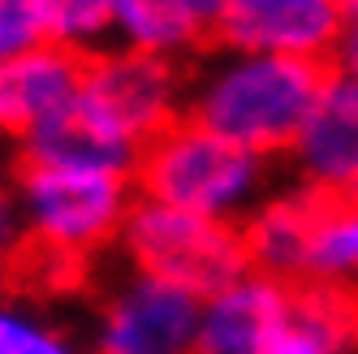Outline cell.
<instances>
[{
	"instance_id": "6da1fadb",
	"label": "cell",
	"mask_w": 358,
	"mask_h": 354,
	"mask_svg": "<svg viewBox=\"0 0 358 354\" xmlns=\"http://www.w3.org/2000/svg\"><path fill=\"white\" fill-rule=\"evenodd\" d=\"M328 73L332 65L315 61L220 52L190 78L186 117L255 156H276L302 134Z\"/></svg>"
},
{
	"instance_id": "7a4b0ae2",
	"label": "cell",
	"mask_w": 358,
	"mask_h": 354,
	"mask_svg": "<svg viewBox=\"0 0 358 354\" xmlns=\"http://www.w3.org/2000/svg\"><path fill=\"white\" fill-rule=\"evenodd\" d=\"M264 182L268 156H255L190 117L151 143L134 169L138 199L220 225H238L246 212H259Z\"/></svg>"
},
{
	"instance_id": "3957f363",
	"label": "cell",
	"mask_w": 358,
	"mask_h": 354,
	"mask_svg": "<svg viewBox=\"0 0 358 354\" xmlns=\"http://www.w3.org/2000/svg\"><path fill=\"white\" fill-rule=\"evenodd\" d=\"M134 177L104 169H65V164H27L17 169V199L27 234L52 260H78L87 250L121 238L125 216L138 199L130 194Z\"/></svg>"
},
{
	"instance_id": "277c9868",
	"label": "cell",
	"mask_w": 358,
	"mask_h": 354,
	"mask_svg": "<svg viewBox=\"0 0 358 354\" xmlns=\"http://www.w3.org/2000/svg\"><path fill=\"white\" fill-rule=\"evenodd\" d=\"M121 246L138 272L169 281L203 302L250 272L242 225L203 220L164 204H151V199H138L134 212L125 216Z\"/></svg>"
},
{
	"instance_id": "5b68a950",
	"label": "cell",
	"mask_w": 358,
	"mask_h": 354,
	"mask_svg": "<svg viewBox=\"0 0 358 354\" xmlns=\"http://www.w3.org/2000/svg\"><path fill=\"white\" fill-rule=\"evenodd\" d=\"M190 87L177 61L134 52V48H108L87 61V83L78 99V117L95 125L104 139L143 151L169 134L177 121H186Z\"/></svg>"
},
{
	"instance_id": "8992f818",
	"label": "cell",
	"mask_w": 358,
	"mask_h": 354,
	"mask_svg": "<svg viewBox=\"0 0 358 354\" xmlns=\"http://www.w3.org/2000/svg\"><path fill=\"white\" fill-rule=\"evenodd\" d=\"M350 31L341 0H234L212 39L220 52L289 57V61H337V48Z\"/></svg>"
},
{
	"instance_id": "52a82bcc",
	"label": "cell",
	"mask_w": 358,
	"mask_h": 354,
	"mask_svg": "<svg viewBox=\"0 0 358 354\" xmlns=\"http://www.w3.org/2000/svg\"><path fill=\"white\" fill-rule=\"evenodd\" d=\"M203 320V298L134 272L113 290L99 316V354H194Z\"/></svg>"
},
{
	"instance_id": "ba28073f",
	"label": "cell",
	"mask_w": 358,
	"mask_h": 354,
	"mask_svg": "<svg viewBox=\"0 0 358 354\" xmlns=\"http://www.w3.org/2000/svg\"><path fill=\"white\" fill-rule=\"evenodd\" d=\"M298 290L264 272H246L242 281L203 302L194 354H276L294 328Z\"/></svg>"
},
{
	"instance_id": "9c48e42d",
	"label": "cell",
	"mask_w": 358,
	"mask_h": 354,
	"mask_svg": "<svg viewBox=\"0 0 358 354\" xmlns=\"http://www.w3.org/2000/svg\"><path fill=\"white\" fill-rule=\"evenodd\" d=\"M289 156L294 169L302 173V186L354 204L358 194V78L354 73L332 65Z\"/></svg>"
},
{
	"instance_id": "30bf717a",
	"label": "cell",
	"mask_w": 358,
	"mask_h": 354,
	"mask_svg": "<svg viewBox=\"0 0 358 354\" xmlns=\"http://www.w3.org/2000/svg\"><path fill=\"white\" fill-rule=\"evenodd\" d=\"M83 83H87V57L65 52L57 43L13 57L0 65V121L17 143L31 139L78 108Z\"/></svg>"
},
{
	"instance_id": "8fae6325",
	"label": "cell",
	"mask_w": 358,
	"mask_h": 354,
	"mask_svg": "<svg viewBox=\"0 0 358 354\" xmlns=\"http://www.w3.org/2000/svg\"><path fill=\"white\" fill-rule=\"evenodd\" d=\"M337 204L341 199H328V194H320L311 186L289 190V194L272 199V204H264L242 225L250 272L276 276V281H285V285L306 281V276H311L315 238H320L328 212Z\"/></svg>"
},
{
	"instance_id": "7c38bea8",
	"label": "cell",
	"mask_w": 358,
	"mask_h": 354,
	"mask_svg": "<svg viewBox=\"0 0 358 354\" xmlns=\"http://www.w3.org/2000/svg\"><path fill=\"white\" fill-rule=\"evenodd\" d=\"M117 35L134 52L177 61L212 35L199 0H117Z\"/></svg>"
},
{
	"instance_id": "4fadbf2b",
	"label": "cell",
	"mask_w": 358,
	"mask_h": 354,
	"mask_svg": "<svg viewBox=\"0 0 358 354\" xmlns=\"http://www.w3.org/2000/svg\"><path fill=\"white\" fill-rule=\"evenodd\" d=\"M52 13V43L78 57L108 52L104 39L117 35V0H48Z\"/></svg>"
},
{
	"instance_id": "5bb4252c",
	"label": "cell",
	"mask_w": 358,
	"mask_h": 354,
	"mask_svg": "<svg viewBox=\"0 0 358 354\" xmlns=\"http://www.w3.org/2000/svg\"><path fill=\"white\" fill-rule=\"evenodd\" d=\"M48 43H52L48 0H0V52H5V61L27 57Z\"/></svg>"
},
{
	"instance_id": "9a60e30c",
	"label": "cell",
	"mask_w": 358,
	"mask_h": 354,
	"mask_svg": "<svg viewBox=\"0 0 358 354\" xmlns=\"http://www.w3.org/2000/svg\"><path fill=\"white\" fill-rule=\"evenodd\" d=\"M0 354H73L57 333H48L43 324L5 311L0 316Z\"/></svg>"
},
{
	"instance_id": "2e32d148",
	"label": "cell",
	"mask_w": 358,
	"mask_h": 354,
	"mask_svg": "<svg viewBox=\"0 0 358 354\" xmlns=\"http://www.w3.org/2000/svg\"><path fill=\"white\" fill-rule=\"evenodd\" d=\"M337 69H345V73H354L358 78V22H350V31H345V39H341V48H337V61H332Z\"/></svg>"
},
{
	"instance_id": "e0dca14e",
	"label": "cell",
	"mask_w": 358,
	"mask_h": 354,
	"mask_svg": "<svg viewBox=\"0 0 358 354\" xmlns=\"http://www.w3.org/2000/svg\"><path fill=\"white\" fill-rule=\"evenodd\" d=\"M203 5V13H208V22H212V31H216V22H220V13L234 5V0H199Z\"/></svg>"
},
{
	"instance_id": "ac0fdd59",
	"label": "cell",
	"mask_w": 358,
	"mask_h": 354,
	"mask_svg": "<svg viewBox=\"0 0 358 354\" xmlns=\"http://www.w3.org/2000/svg\"><path fill=\"white\" fill-rule=\"evenodd\" d=\"M341 9H345L350 22H358V0H341Z\"/></svg>"
},
{
	"instance_id": "d6986e66",
	"label": "cell",
	"mask_w": 358,
	"mask_h": 354,
	"mask_svg": "<svg viewBox=\"0 0 358 354\" xmlns=\"http://www.w3.org/2000/svg\"><path fill=\"white\" fill-rule=\"evenodd\" d=\"M354 204H358V194H354Z\"/></svg>"
}]
</instances>
